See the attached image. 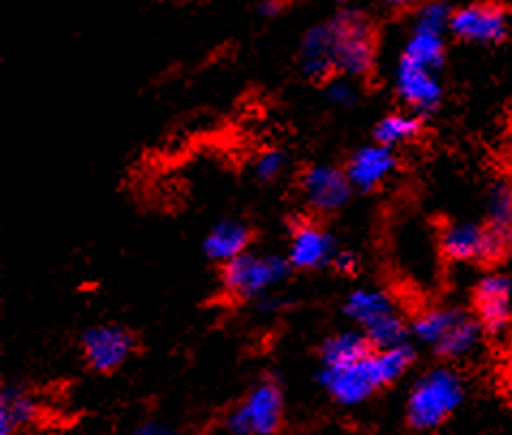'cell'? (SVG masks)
Segmentation results:
<instances>
[{
  "label": "cell",
  "instance_id": "1",
  "mask_svg": "<svg viewBox=\"0 0 512 435\" xmlns=\"http://www.w3.org/2000/svg\"><path fill=\"white\" fill-rule=\"evenodd\" d=\"M416 354L409 343L394 349H373L366 358L345 367H323L321 386L338 405H362L379 390L396 384L414 364Z\"/></svg>",
  "mask_w": 512,
  "mask_h": 435
},
{
  "label": "cell",
  "instance_id": "2",
  "mask_svg": "<svg viewBox=\"0 0 512 435\" xmlns=\"http://www.w3.org/2000/svg\"><path fill=\"white\" fill-rule=\"evenodd\" d=\"M330 37L336 74L364 80L373 74L377 59V31L362 9L343 7L323 22Z\"/></svg>",
  "mask_w": 512,
  "mask_h": 435
},
{
  "label": "cell",
  "instance_id": "3",
  "mask_svg": "<svg viewBox=\"0 0 512 435\" xmlns=\"http://www.w3.org/2000/svg\"><path fill=\"white\" fill-rule=\"evenodd\" d=\"M465 401L463 375L442 364L422 373L409 390L405 416L407 425L416 431H433L442 427Z\"/></svg>",
  "mask_w": 512,
  "mask_h": 435
},
{
  "label": "cell",
  "instance_id": "4",
  "mask_svg": "<svg viewBox=\"0 0 512 435\" xmlns=\"http://www.w3.org/2000/svg\"><path fill=\"white\" fill-rule=\"evenodd\" d=\"M345 315L366 336L373 349H394L407 343L409 321L388 291L360 287L345 300Z\"/></svg>",
  "mask_w": 512,
  "mask_h": 435
},
{
  "label": "cell",
  "instance_id": "5",
  "mask_svg": "<svg viewBox=\"0 0 512 435\" xmlns=\"http://www.w3.org/2000/svg\"><path fill=\"white\" fill-rule=\"evenodd\" d=\"M291 270L287 257L248 250L246 255L222 265V287L235 300H261L287 280Z\"/></svg>",
  "mask_w": 512,
  "mask_h": 435
},
{
  "label": "cell",
  "instance_id": "6",
  "mask_svg": "<svg viewBox=\"0 0 512 435\" xmlns=\"http://www.w3.org/2000/svg\"><path fill=\"white\" fill-rule=\"evenodd\" d=\"M452 7L444 3H426L414 11L411 31L403 46L401 59L411 65L437 72L446 61V35H450Z\"/></svg>",
  "mask_w": 512,
  "mask_h": 435
},
{
  "label": "cell",
  "instance_id": "7",
  "mask_svg": "<svg viewBox=\"0 0 512 435\" xmlns=\"http://www.w3.org/2000/svg\"><path fill=\"white\" fill-rule=\"evenodd\" d=\"M284 416L282 388L276 380H263L254 384L248 395L226 416V431L231 435L263 433L274 435Z\"/></svg>",
  "mask_w": 512,
  "mask_h": 435
},
{
  "label": "cell",
  "instance_id": "8",
  "mask_svg": "<svg viewBox=\"0 0 512 435\" xmlns=\"http://www.w3.org/2000/svg\"><path fill=\"white\" fill-rule=\"evenodd\" d=\"M510 13L504 5L472 3L452 9L450 35L463 44L497 46L508 37Z\"/></svg>",
  "mask_w": 512,
  "mask_h": 435
},
{
  "label": "cell",
  "instance_id": "9",
  "mask_svg": "<svg viewBox=\"0 0 512 435\" xmlns=\"http://www.w3.org/2000/svg\"><path fill=\"white\" fill-rule=\"evenodd\" d=\"M444 257L454 263H495L504 259V250L476 220H452L442 227L439 235Z\"/></svg>",
  "mask_w": 512,
  "mask_h": 435
},
{
  "label": "cell",
  "instance_id": "10",
  "mask_svg": "<svg viewBox=\"0 0 512 435\" xmlns=\"http://www.w3.org/2000/svg\"><path fill=\"white\" fill-rule=\"evenodd\" d=\"M80 345L84 362L95 373H115L136 352L134 334L121 324L91 326Z\"/></svg>",
  "mask_w": 512,
  "mask_h": 435
},
{
  "label": "cell",
  "instance_id": "11",
  "mask_svg": "<svg viewBox=\"0 0 512 435\" xmlns=\"http://www.w3.org/2000/svg\"><path fill=\"white\" fill-rule=\"evenodd\" d=\"M472 311L487 336H502L512 326V280L502 272L482 276L472 293Z\"/></svg>",
  "mask_w": 512,
  "mask_h": 435
},
{
  "label": "cell",
  "instance_id": "12",
  "mask_svg": "<svg viewBox=\"0 0 512 435\" xmlns=\"http://www.w3.org/2000/svg\"><path fill=\"white\" fill-rule=\"evenodd\" d=\"M300 186L308 207L319 214L338 212L349 203L353 194L345 168L332 164H310L302 173Z\"/></svg>",
  "mask_w": 512,
  "mask_h": 435
},
{
  "label": "cell",
  "instance_id": "13",
  "mask_svg": "<svg viewBox=\"0 0 512 435\" xmlns=\"http://www.w3.org/2000/svg\"><path fill=\"white\" fill-rule=\"evenodd\" d=\"M394 87L396 95L401 97V102L407 106V110L420 117L437 110L444 97V87L442 82H439L437 72L405 61H398L396 65Z\"/></svg>",
  "mask_w": 512,
  "mask_h": 435
},
{
  "label": "cell",
  "instance_id": "14",
  "mask_svg": "<svg viewBox=\"0 0 512 435\" xmlns=\"http://www.w3.org/2000/svg\"><path fill=\"white\" fill-rule=\"evenodd\" d=\"M334 235L312 220H300L291 231L289 263L295 270H321L332 265L336 255Z\"/></svg>",
  "mask_w": 512,
  "mask_h": 435
},
{
  "label": "cell",
  "instance_id": "15",
  "mask_svg": "<svg viewBox=\"0 0 512 435\" xmlns=\"http://www.w3.org/2000/svg\"><path fill=\"white\" fill-rule=\"evenodd\" d=\"M398 166L396 151L383 147L379 143L364 145L351 153L345 166V173L351 181L353 190L373 192L394 175Z\"/></svg>",
  "mask_w": 512,
  "mask_h": 435
},
{
  "label": "cell",
  "instance_id": "16",
  "mask_svg": "<svg viewBox=\"0 0 512 435\" xmlns=\"http://www.w3.org/2000/svg\"><path fill=\"white\" fill-rule=\"evenodd\" d=\"M493 240L504 250L512 252V181L495 179L485 199V218H482Z\"/></svg>",
  "mask_w": 512,
  "mask_h": 435
},
{
  "label": "cell",
  "instance_id": "17",
  "mask_svg": "<svg viewBox=\"0 0 512 435\" xmlns=\"http://www.w3.org/2000/svg\"><path fill=\"white\" fill-rule=\"evenodd\" d=\"M297 61H300L302 74L312 82H327L336 76L330 37H327V28L323 22L312 26L302 37Z\"/></svg>",
  "mask_w": 512,
  "mask_h": 435
},
{
  "label": "cell",
  "instance_id": "18",
  "mask_svg": "<svg viewBox=\"0 0 512 435\" xmlns=\"http://www.w3.org/2000/svg\"><path fill=\"white\" fill-rule=\"evenodd\" d=\"M252 242V231L241 220H222L205 237V255L216 263H231L237 257L246 255Z\"/></svg>",
  "mask_w": 512,
  "mask_h": 435
},
{
  "label": "cell",
  "instance_id": "19",
  "mask_svg": "<svg viewBox=\"0 0 512 435\" xmlns=\"http://www.w3.org/2000/svg\"><path fill=\"white\" fill-rule=\"evenodd\" d=\"M39 416L37 399L22 386H7L0 392V435H18Z\"/></svg>",
  "mask_w": 512,
  "mask_h": 435
},
{
  "label": "cell",
  "instance_id": "20",
  "mask_svg": "<svg viewBox=\"0 0 512 435\" xmlns=\"http://www.w3.org/2000/svg\"><path fill=\"white\" fill-rule=\"evenodd\" d=\"M371 352L373 345L360 330H340L321 343L319 356L323 367H345V364L366 358Z\"/></svg>",
  "mask_w": 512,
  "mask_h": 435
},
{
  "label": "cell",
  "instance_id": "21",
  "mask_svg": "<svg viewBox=\"0 0 512 435\" xmlns=\"http://www.w3.org/2000/svg\"><path fill=\"white\" fill-rule=\"evenodd\" d=\"M485 336L487 334L476 321V317L463 311L459 319L454 321L450 332L446 334V339L439 343L433 352L444 360H461L467 358L469 354H474Z\"/></svg>",
  "mask_w": 512,
  "mask_h": 435
},
{
  "label": "cell",
  "instance_id": "22",
  "mask_svg": "<svg viewBox=\"0 0 512 435\" xmlns=\"http://www.w3.org/2000/svg\"><path fill=\"white\" fill-rule=\"evenodd\" d=\"M463 311L461 308H448V306H433L424 308L414 319H409V336L416 341L431 345L433 349L446 339V334L454 326Z\"/></svg>",
  "mask_w": 512,
  "mask_h": 435
},
{
  "label": "cell",
  "instance_id": "23",
  "mask_svg": "<svg viewBox=\"0 0 512 435\" xmlns=\"http://www.w3.org/2000/svg\"><path fill=\"white\" fill-rule=\"evenodd\" d=\"M375 143L396 149L414 140L422 134V117L414 112H390V115L381 117L375 125Z\"/></svg>",
  "mask_w": 512,
  "mask_h": 435
},
{
  "label": "cell",
  "instance_id": "24",
  "mask_svg": "<svg viewBox=\"0 0 512 435\" xmlns=\"http://www.w3.org/2000/svg\"><path fill=\"white\" fill-rule=\"evenodd\" d=\"M287 156H284V151L272 147V149H265L261 151L259 156L254 160V177L259 181H274L280 177V173L284 171V166H287Z\"/></svg>",
  "mask_w": 512,
  "mask_h": 435
},
{
  "label": "cell",
  "instance_id": "25",
  "mask_svg": "<svg viewBox=\"0 0 512 435\" xmlns=\"http://www.w3.org/2000/svg\"><path fill=\"white\" fill-rule=\"evenodd\" d=\"M355 80L343 78V76H334L332 80L325 82V97L332 106L347 108L355 100H358V91H355Z\"/></svg>",
  "mask_w": 512,
  "mask_h": 435
},
{
  "label": "cell",
  "instance_id": "26",
  "mask_svg": "<svg viewBox=\"0 0 512 435\" xmlns=\"http://www.w3.org/2000/svg\"><path fill=\"white\" fill-rule=\"evenodd\" d=\"M127 435H181L173 425L162 423V420H145L136 425Z\"/></svg>",
  "mask_w": 512,
  "mask_h": 435
},
{
  "label": "cell",
  "instance_id": "27",
  "mask_svg": "<svg viewBox=\"0 0 512 435\" xmlns=\"http://www.w3.org/2000/svg\"><path fill=\"white\" fill-rule=\"evenodd\" d=\"M332 268L338 274H353L355 270H358V257H355V252H351V250H338L334 255Z\"/></svg>",
  "mask_w": 512,
  "mask_h": 435
},
{
  "label": "cell",
  "instance_id": "28",
  "mask_svg": "<svg viewBox=\"0 0 512 435\" xmlns=\"http://www.w3.org/2000/svg\"><path fill=\"white\" fill-rule=\"evenodd\" d=\"M280 11H284V5L282 3H263L259 7V13L265 18H272V16H278Z\"/></svg>",
  "mask_w": 512,
  "mask_h": 435
},
{
  "label": "cell",
  "instance_id": "29",
  "mask_svg": "<svg viewBox=\"0 0 512 435\" xmlns=\"http://www.w3.org/2000/svg\"><path fill=\"white\" fill-rule=\"evenodd\" d=\"M504 382H506L508 390L512 392V349H510V354H508V358L504 362Z\"/></svg>",
  "mask_w": 512,
  "mask_h": 435
},
{
  "label": "cell",
  "instance_id": "30",
  "mask_svg": "<svg viewBox=\"0 0 512 435\" xmlns=\"http://www.w3.org/2000/svg\"><path fill=\"white\" fill-rule=\"evenodd\" d=\"M250 435H263V433H250Z\"/></svg>",
  "mask_w": 512,
  "mask_h": 435
}]
</instances>
